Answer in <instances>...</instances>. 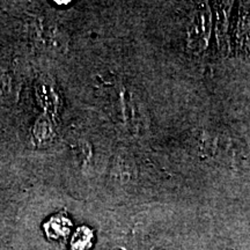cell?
Returning <instances> with one entry per match:
<instances>
[{
    "instance_id": "cell-2",
    "label": "cell",
    "mask_w": 250,
    "mask_h": 250,
    "mask_svg": "<svg viewBox=\"0 0 250 250\" xmlns=\"http://www.w3.org/2000/svg\"><path fill=\"white\" fill-rule=\"evenodd\" d=\"M93 233L87 227L79 228L72 240V250H88L92 246Z\"/></svg>"
},
{
    "instance_id": "cell-1",
    "label": "cell",
    "mask_w": 250,
    "mask_h": 250,
    "mask_svg": "<svg viewBox=\"0 0 250 250\" xmlns=\"http://www.w3.org/2000/svg\"><path fill=\"white\" fill-rule=\"evenodd\" d=\"M70 221L67 220V218L65 215H61V217L52 218L48 224L44 226V229L46 230V234H49L51 230H54V233L51 234L49 237H54V239H59L61 236H66L67 233L70 232Z\"/></svg>"
}]
</instances>
